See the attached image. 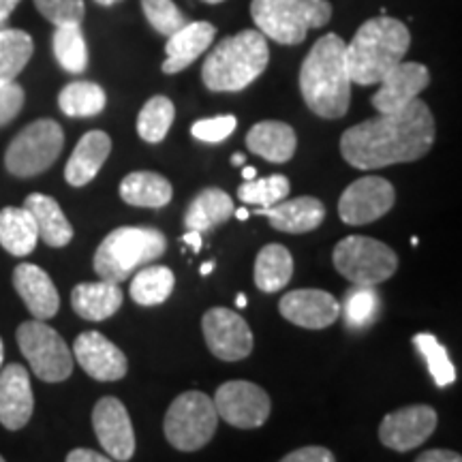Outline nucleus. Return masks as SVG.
Returning a JSON list of instances; mask_svg holds the SVG:
<instances>
[{
	"label": "nucleus",
	"instance_id": "18",
	"mask_svg": "<svg viewBox=\"0 0 462 462\" xmlns=\"http://www.w3.org/2000/svg\"><path fill=\"white\" fill-rule=\"evenodd\" d=\"M73 356L79 366L97 381H118L129 368L123 351L99 332L79 334L73 345Z\"/></svg>",
	"mask_w": 462,
	"mask_h": 462
},
{
	"label": "nucleus",
	"instance_id": "50",
	"mask_svg": "<svg viewBox=\"0 0 462 462\" xmlns=\"http://www.w3.org/2000/svg\"><path fill=\"white\" fill-rule=\"evenodd\" d=\"M212 270H215V262H206V263L199 268V273H201V276H208V274L212 273Z\"/></svg>",
	"mask_w": 462,
	"mask_h": 462
},
{
	"label": "nucleus",
	"instance_id": "10",
	"mask_svg": "<svg viewBox=\"0 0 462 462\" xmlns=\"http://www.w3.org/2000/svg\"><path fill=\"white\" fill-rule=\"evenodd\" d=\"M17 345L31 364L32 373L45 383H60L71 377L73 354L54 328L43 321H26L17 328Z\"/></svg>",
	"mask_w": 462,
	"mask_h": 462
},
{
	"label": "nucleus",
	"instance_id": "4",
	"mask_svg": "<svg viewBox=\"0 0 462 462\" xmlns=\"http://www.w3.org/2000/svg\"><path fill=\"white\" fill-rule=\"evenodd\" d=\"M268 62V39L259 31H242L223 39L215 51L208 54L201 79L212 92H240L255 82Z\"/></svg>",
	"mask_w": 462,
	"mask_h": 462
},
{
	"label": "nucleus",
	"instance_id": "31",
	"mask_svg": "<svg viewBox=\"0 0 462 462\" xmlns=\"http://www.w3.org/2000/svg\"><path fill=\"white\" fill-rule=\"evenodd\" d=\"M32 37L24 31L5 26L0 31V84L15 82L32 58Z\"/></svg>",
	"mask_w": 462,
	"mask_h": 462
},
{
	"label": "nucleus",
	"instance_id": "47",
	"mask_svg": "<svg viewBox=\"0 0 462 462\" xmlns=\"http://www.w3.org/2000/svg\"><path fill=\"white\" fill-rule=\"evenodd\" d=\"M17 5H20V0H0V20L7 22L9 15L15 11Z\"/></svg>",
	"mask_w": 462,
	"mask_h": 462
},
{
	"label": "nucleus",
	"instance_id": "25",
	"mask_svg": "<svg viewBox=\"0 0 462 462\" xmlns=\"http://www.w3.org/2000/svg\"><path fill=\"white\" fill-rule=\"evenodd\" d=\"M125 293L116 282H79L71 291L73 310L86 321H103L123 306Z\"/></svg>",
	"mask_w": 462,
	"mask_h": 462
},
{
	"label": "nucleus",
	"instance_id": "3",
	"mask_svg": "<svg viewBox=\"0 0 462 462\" xmlns=\"http://www.w3.org/2000/svg\"><path fill=\"white\" fill-rule=\"evenodd\" d=\"M409 45V28L394 17H373L364 22L345 50L351 82L360 86L379 84L385 73L402 62Z\"/></svg>",
	"mask_w": 462,
	"mask_h": 462
},
{
	"label": "nucleus",
	"instance_id": "17",
	"mask_svg": "<svg viewBox=\"0 0 462 462\" xmlns=\"http://www.w3.org/2000/svg\"><path fill=\"white\" fill-rule=\"evenodd\" d=\"M279 310L287 321L306 330H323L340 317L338 300L321 289H298L285 293Z\"/></svg>",
	"mask_w": 462,
	"mask_h": 462
},
{
	"label": "nucleus",
	"instance_id": "55",
	"mask_svg": "<svg viewBox=\"0 0 462 462\" xmlns=\"http://www.w3.org/2000/svg\"><path fill=\"white\" fill-rule=\"evenodd\" d=\"M204 3H210V5H218V3H223V0H204Z\"/></svg>",
	"mask_w": 462,
	"mask_h": 462
},
{
	"label": "nucleus",
	"instance_id": "45",
	"mask_svg": "<svg viewBox=\"0 0 462 462\" xmlns=\"http://www.w3.org/2000/svg\"><path fill=\"white\" fill-rule=\"evenodd\" d=\"M67 462H114V460L99 452H95V449L78 448V449H71V452H69Z\"/></svg>",
	"mask_w": 462,
	"mask_h": 462
},
{
	"label": "nucleus",
	"instance_id": "51",
	"mask_svg": "<svg viewBox=\"0 0 462 462\" xmlns=\"http://www.w3.org/2000/svg\"><path fill=\"white\" fill-rule=\"evenodd\" d=\"M231 163H234V165H245V154H242V152H236L234 154V157H231Z\"/></svg>",
	"mask_w": 462,
	"mask_h": 462
},
{
	"label": "nucleus",
	"instance_id": "56",
	"mask_svg": "<svg viewBox=\"0 0 462 462\" xmlns=\"http://www.w3.org/2000/svg\"><path fill=\"white\" fill-rule=\"evenodd\" d=\"M5 26H7V22H3V20H0V31H3Z\"/></svg>",
	"mask_w": 462,
	"mask_h": 462
},
{
	"label": "nucleus",
	"instance_id": "20",
	"mask_svg": "<svg viewBox=\"0 0 462 462\" xmlns=\"http://www.w3.org/2000/svg\"><path fill=\"white\" fill-rule=\"evenodd\" d=\"M14 287L34 319H51L60 309V296L54 281L34 263H20L14 270Z\"/></svg>",
	"mask_w": 462,
	"mask_h": 462
},
{
	"label": "nucleus",
	"instance_id": "36",
	"mask_svg": "<svg viewBox=\"0 0 462 462\" xmlns=\"http://www.w3.org/2000/svg\"><path fill=\"white\" fill-rule=\"evenodd\" d=\"M173 116H176V107L167 97H152L137 116V133L148 143L163 142L167 133H170Z\"/></svg>",
	"mask_w": 462,
	"mask_h": 462
},
{
	"label": "nucleus",
	"instance_id": "35",
	"mask_svg": "<svg viewBox=\"0 0 462 462\" xmlns=\"http://www.w3.org/2000/svg\"><path fill=\"white\" fill-rule=\"evenodd\" d=\"M54 56L58 65L67 73H84L88 67V45H86L82 24L56 26L54 39Z\"/></svg>",
	"mask_w": 462,
	"mask_h": 462
},
{
	"label": "nucleus",
	"instance_id": "29",
	"mask_svg": "<svg viewBox=\"0 0 462 462\" xmlns=\"http://www.w3.org/2000/svg\"><path fill=\"white\" fill-rule=\"evenodd\" d=\"M234 201L221 189H204L201 193L190 201L184 215V225L190 231H208L217 225L229 221L234 215Z\"/></svg>",
	"mask_w": 462,
	"mask_h": 462
},
{
	"label": "nucleus",
	"instance_id": "1",
	"mask_svg": "<svg viewBox=\"0 0 462 462\" xmlns=\"http://www.w3.org/2000/svg\"><path fill=\"white\" fill-rule=\"evenodd\" d=\"M435 143V118L424 101L413 99L392 114H379L351 126L340 137V152L357 170L411 163Z\"/></svg>",
	"mask_w": 462,
	"mask_h": 462
},
{
	"label": "nucleus",
	"instance_id": "9",
	"mask_svg": "<svg viewBox=\"0 0 462 462\" xmlns=\"http://www.w3.org/2000/svg\"><path fill=\"white\" fill-rule=\"evenodd\" d=\"M334 268L354 285H379L398 270V257L383 242L366 236H346L334 248Z\"/></svg>",
	"mask_w": 462,
	"mask_h": 462
},
{
	"label": "nucleus",
	"instance_id": "40",
	"mask_svg": "<svg viewBox=\"0 0 462 462\" xmlns=\"http://www.w3.org/2000/svg\"><path fill=\"white\" fill-rule=\"evenodd\" d=\"M34 7L54 26L82 24L86 14L84 0H34Z\"/></svg>",
	"mask_w": 462,
	"mask_h": 462
},
{
	"label": "nucleus",
	"instance_id": "21",
	"mask_svg": "<svg viewBox=\"0 0 462 462\" xmlns=\"http://www.w3.org/2000/svg\"><path fill=\"white\" fill-rule=\"evenodd\" d=\"M217 28L208 22H187L180 31L167 37V58L163 62V73H180L189 65H193L204 51L215 42Z\"/></svg>",
	"mask_w": 462,
	"mask_h": 462
},
{
	"label": "nucleus",
	"instance_id": "34",
	"mask_svg": "<svg viewBox=\"0 0 462 462\" xmlns=\"http://www.w3.org/2000/svg\"><path fill=\"white\" fill-rule=\"evenodd\" d=\"M173 285V273L165 265H143V270L135 274L131 282V298L142 306H157L163 304L167 298L171 296Z\"/></svg>",
	"mask_w": 462,
	"mask_h": 462
},
{
	"label": "nucleus",
	"instance_id": "24",
	"mask_svg": "<svg viewBox=\"0 0 462 462\" xmlns=\"http://www.w3.org/2000/svg\"><path fill=\"white\" fill-rule=\"evenodd\" d=\"M246 146L253 154L270 163H287L296 154V131L279 120H263L248 131Z\"/></svg>",
	"mask_w": 462,
	"mask_h": 462
},
{
	"label": "nucleus",
	"instance_id": "15",
	"mask_svg": "<svg viewBox=\"0 0 462 462\" xmlns=\"http://www.w3.org/2000/svg\"><path fill=\"white\" fill-rule=\"evenodd\" d=\"M92 429L109 458L126 462L135 454V432L129 411L118 398L106 396L92 409Z\"/></svg>",
	"mask_w": 462,
	"mask_h": 462
},
{
	"label": "nucleus",
	"instance_id": "39",
	"mask_svg": "<svg viewBox=\"0 0 462 462\" xmlns=\"http://www.w3.org/2000/svg\"><path fill=\"white\" fill-rule=\"evenodd\" d=\"M142 9L148 24L165 37H170L187 24V17L173 5V0H142Z\"/></svg>",
	"mask_w": 462,
	"mask_h": 462
},
{
	"label": "nucleus",
	"instance_id": "19",
	"mask_svg": "<svg viewBox=\"0 0 462 462\" xmlns=\"http://www.w3.org/2000/svg\"><path fill=\"white\" fill-rule=\"evenodd\" d=\"M34 398L31 377L22 364H9L0 373V424L7 430H22L32 418Z\"/></svg>",
	"mask_w": 462,
	"mask_h": 462
},
{
	"label": "nucleus",
	"instance_id": "52",
	"mask_svg": "<svg viewBox=\"0 0 462 462\" xmlns=\"http://www.w3.org/2000/svg\"><path fill=\"white\" fill-rule=\"evenodd\" d=\"M236 306H238V309H245V306H246V296H245V293H238V298H236Z\"/></svg>",
	"mask_w": 462,
	"mask_h": 462
},
{
	"label": "nucleus",
	"instance_id": "12",
	"mask_svg": "<svg viewBox=\"0 0 462 462\" xmlns=\"http://www.w3.org/2000/svg\"><path fill=\"white\" fill-rule=\"evenodd\" d=\"M396 201L392 182L379 176H364L340 195L338 215L346 225H366L385 217Z\"/></svg>",
	"mask_w": 462,
	"mask_h": 462
},
{
	"label": "nucleus",
	"instance_id": "2",
	"mask_svg": "<svg viewBox=\"0 0 462 462\" xmlns=\"http://www.w3.org/2000/svg\"><path fill=\"white\" fill-rule=\"evenodd\" d=\"M346 43L338 34H323L300 67V92L309 109L321 118H343L351 103Z\"/></svg>",
	"mask_w": 462,
	"mask_h": 462
},
{
	"label": "nucleus",
	"instance_id": "42",
	"mask_svg": "<svg viewBox=\"0 0 462 462\" xmlns=\"http://www.w3.org/2000/svg\"><path fill=\"white\" fill-rule=\"evenodd\" d=\"M24 88L17 82L0 84V126L9 125L17 118V114L24 107Z\"/></svg>",
	"mask_w": 462,
	"mask_h": 462
},
{
	"label": "nucleus",
	"instance_id": "26",
	"mask_svg": "<svg viewBox=\"0 0 462 462\" xmlns=\"http://www.w3.org/2000/svg\"><path fill=\"white\" fill-rule=\"evenodd\" d=\"M24 208L34 218L39 238H42L45 245L62 248L73 240L71 223H69V218L65 217V212H62V208L58 206V201L54 198L43 193H32L26 198Z\"/></svg>",
	"mask_w": 462,
	"mask_h": 462
},
{
	"label": "nucleus",
	"instance_id": "13",
	"mask_svg": "<svg viewBox=\"0 0 462 462\" xmlns=\"http://www.w3.org/2000/svg\"><path fill=\"white\" fill-rule=\"evenodd\" d=\"M204 338L212 356L223 362H238L251 356L253 332L238 313L229 309H210L201 319Z\"/></svg>",
	"mask_w": 462,
	"mask_h": 462
},
{
	"label": "nucleus",
	"instance_id": "14",
	"mask_svg": "<svg viewBox=\"0 0 462 462\" xmlns=\"http://www.w3.org/2000/svg\"><path fill=\"white\" fill-rule=\"evenodd\" d=\"M437 411L429 404H411L392 411L379 426V441L394 452H411L437 430Z\"/></svg>",
	"mask_w": 462,
	"mask_h": 462
},
{
	"label": "nucleus",
	"instance_id": "32",
	"mask_svg": "<svg viewBox=\"0 0 462 462\" xmlns=\"http://www.w3.org/2000/svg\"><path fill=\"white\" fill-rule=\"evenodd\" d=\"M345 326L351 330H366L381 315V298L373 285H354L345 293L340 306Z\"/></svg>",
	"mask_w": 462,
	"mask_h": 462
},
{
	"label": "nucleus",
	"instance_id": "16",
	"mask_svg": "<svg viewBox=\"0 0 462 462\" xmlns=\"http://www.w3.org/2000/svg\"><path fill=\"white\" fill-rule=\"evenodd\" d=\"M379 84L381 88L373 95V107L379 114H392L420 99V92L429 88L430 73L420 62H398Z\"/></svg>",
	"mask_w": 462,
	"mask_h": 462
},
{
	"label": "nucleus",
	"instance_id": "49",
	"mask_svg": "<svg viewBox=\"0 0 462 462\" xmlns=\"http://www.w3.org/2000/svg\"><path fill=\"white\" fill-rule=\"evenodd\" d=\"M234 217L238 218V221H246V218H248V210H246V208H236Z\"/></svg>",
	"mask_w": 462,
	"mask_h": 462
},
{
	"label": "nucleus",
	"instance_id": "41",
	"mask_svg": "<svg viewBox=\"0 0 462 462\" xmlns=\"http://www.w3.org/2000/svg\"><path fill=\"white\" fill-rule=\"evenodd\" d=\"M236 126H238L236 116L227 114V116H215V118L198 120V123L190 126V133H193L195 140L199 142L221 143L236 131Z\"/></svg>",
	"mask_w": 462,
	"mask_h": 462
},
{
	"label": "nucleus",
	"instance_id": "5",
	"mask_svg": "<svg viewBox=\"0 0 462 462\" xmlns=\"http://www.w3.org/2000/svg\"><path fill=\"white\" fill-rule=\"evenodd\" d=\"M163 231L154 227H118L106 236L95 253V273L107 282H123L165 253Z\"/></svg>",
	"mask_w": 462,
	"mask_h": 462
},
{
	"label": "nucleus",
	"instance_id": "11",
	"mask_svg": "<svg viewBox=\"0 0 462 462\" xmlns=\"http://www.w3.org/2000/svg\"><path fill=\"white\" fill-rule=\"evenodd\" d=\"M270 396L251 381H227L215 394L218 418L236 429H259L270 418Z\"/></svg>",
	"mask_w": 462,
	"mask_h": 462
},
{
	"label": "nucleus",
	"instance_id": "6",
	"mask_svg": "<svg viewBox=\"0 0 462 462\" xmlns=\"http://www.w3.org/2000/svg\"><path fill=\"white\" fill-rule=\"evenodd\" d=\"M251 15L265 39L300 45L310 28L330 22L332 5L328 0H253Z\"/></svg>",
	"mask_w": 462,
	"mask_h": 462
},
{
	"label": "nucleus",
	"instance_id": "7",
	"mask_svg": "<svg viewBox=\"0 0 462 462\" xmlns=\"http://www.w3.org/2000/svg\"><path fill=\"white\" fill-rule=\"evenodd\" d=\"M218 413L215 401L204 392H184L170 404L165 415V437L180 452H198L212 441Z\"/></svg>",
	"mask_w": 462,
	"mask_h": 462
},
{
	"label": "nucleus",
	"instance_id": "43",
	"mask_svg": "<svg viewBox=\"0 0 462 462\" xmlns=\"http://www.w3.org/2000/svg\"><path fill=\"white\" fill-rule=\"evenodd\" d=\"M281 462H337V458H334V454L328 448L309 446L287 454Z\"/></svg>",
	"mask_w": 462,
	"mask_h": 462
},
{
	"label": "nucleus",
	"instance_id": "28",
	"mask_svg": "<svg viewBox=\"0 0 462 462\" xmlns=\"http://www.w3.org/2000/svg\"><path fill=\"white\" fill-rule=\"evenodd\" d=\"M171 195L170 180L154 171H133L120 182V198L135 208H163L171 201Z\"/></svg>",
	"mask_w": 462,
	"mask_h": 462
},
{
	"label": "nucleus",
	"instance_id": "38",
	"mask_svg": "<svg viewBox=\"0 0 462 462\" xmlns=\"http://www.w3.org/2000/svg\"><path fill=\"white\" fill-rule=\"evenodd\" d=\"M289 189L291 187H289L287 178L281 176V173H274V176L262 178V180H257V178L255 180H246L238 189V198L240 201H245V204L268 208L287 199Z\"/></svg>",
	"mask_w": 462,
	"mask_h": 462
},
{
	"label": "nucleus",
	"instance_id": "27",
	"mask_svg": "<svg viewBox=\"0 0 462 462\" xmlns=\"http://www.w3.org/2000/svg\"><path fill=\"white\" fill-rule=\"evenodd\" d=\"M39 242L34 218L26 208H3L0 210V246L15 257L31 255Z\"/></svg>",
	"mask_w": 462,
	"mask_h": 462
},
{
	"label": "nucleus",
	"instance_id": "30",
	"mask_svg": "<svg viewBox=\"0 0 462 462\" xmlns=\"http://www.w3.org/2000/svg\"><path fill=\"white\" fill-rule=\"evenodd\" d=\"M293 274L291 253L282 245H268L259 251L255 259V285L263 293H276Z\"/></svg>",
	"mask_w": 462,
	"mask_h": 462
},
{
	"label": "nucleus",
	"instance_id": "54",
	"mask_svg": "<svg viewBox=\"0 0 462 462\" xmlns=\"http://www.w3.org/2000/svg\"><path fill=\"white\" fill-rule=\"evenodd\" d=\"M3 360H5V349H3V340H0V368H3Z\"/></svg>",
	"mask_w": 462,
	"mask_h": 462
},
{
	"label": "nucleus",
	"instance_id": "46",
	"mask_svg": "<svg viewBox=\"0 0 462 462\" xmlns=\"http://www.w3.org/2000/svg\"><path fill=\"white\" fill-rule=\"evenodd\" d=\"M182 242L184 245H189L190 248H193L195 253H199L201 251V234L199 231H187V234L182 236Z\"/></svg>",
	"mask_w": 462,
	"mask_h": 462
},
{
	"label": "nucleus",
	"instance_id": "23",
	"mask_svg": "<svg viewBox=\"0 0 462 462\" xmlns=\"http://www.w3.org/2000/svg\"><path fill=\"white\" fill-rule=\"evenodd\" d=\"M112 152V140L106 131H88L67 161L65 178L71 187H86L97 178Z\"/></svg>",
	"mask_w": 462,
	"mask_h": 462
},
{
	"label": "nucleus",
	"instance_id": "8",
	"mask_svg": "<svg viewBox=\"0 0 462 462\" xmlns=\"http://www.w3.org/2000/svg\"><path fill=\"white\" fill-rule=\"evenodd\" d=\"M65 146V133L51 118L34 120L22 129L5 152V167L17 178H32L48 171Z\"/></svg>",
	"mask_w": 462,
	"mask_h": 462
},
{
	"label": "nucleus",
	"instance_id": "53",
	"mask_svg": "<svg viewBox=\"0 0 462 462\" xmlns=\"http://www.w3.org/2000/svg\"><path fill=\"white\" fill-rule=\"evenodd\" d=\"M97 5H101V7H112V5L120 3V0H95Z\"/></svg>",
	"mask_w": 462,
	"mask_h": 462
},
{
	"label": "nucleus",
	"instance_id": "48",
	"mask_svg": "<svg viewBox=\"0 0 462 462\" xmlns=\"http://www.w3.org/2000/svg\"><path fill=\"white\" fill-rule=\"evenodd\" d=\"M242 176H245V180H255V176H257V170H255V167L246 165L245 170H242Z\"/></svg>",
	"mask_w": 462,
	"mask_h": 462
},
{
	"label": "nucleus",
	"instance_id": "37",
	"mask_svg": "<svg viewBox=\"0 0 462 462\" xmlns=\"http://www.w3.org/2000/svg\"><path fill=\"white\" fill-rule=\"evenodd\" d=\"M413 345L418 346L420 354L424 356L426 364H429V371L439 388H448V385H452L456 381V368L452 360H449L448 349L439 343L437 337H432V334H426V332L415 334Z\"/></svg>",
	"mask_w": 462,
	"mask_h": 462
},
{
	"label": "nucleus",
	"instance_id": "22",
	"mask_svg": "<svg viewBox=\"0 0 462 462\" xmlns=\"http://www.w3.org/2000/svg\"><path fill=\"white\" fill-rule=\"evenodd\" d=\"M259 217H268L274 229L285 234H309L319 227L326 218V206L317 198H296L282 199L279 204L257 210Z\"/></svg>",
	"mask_w": 462,
	"mask_h": 462
},
{
	"label": "nucleus",
	"instance_id": "57",
	"mask_svg": "<svg viewBox=\"0 0 462 462\" xmlns=\"http://www.w3.org/2000/svg\"><path fill=\"white\" fill-rule=\"evenodd\" d=\"M0 462H7V460H5V458H3V456H0Z\"/></svg>",
	"mask_w": 462,
	"mask_h": 462
},
{
	"label": "nucleus",
	"instance_id": "44",
	"mask_svg": "<svg viewBox=\"0 0 462 462\" xmlns=\"http://www.w3.org/2000/svg\"><path fill=\"white\" fill-rule=\"evenodd\" d=\"M415 462H462V456L452 449H429V452L420 454Z\"/></svg>",
	"mask_w": 462,
	"mask_h": 462
},
{
	"label": "nucleus",
	"instance_id": "33",
	"mask_svg": "<svg viewBox=\"0 0 462 462\" xmlns=\"http://www.w3.org/2000/svg\"><path fill=\"white\" fill-rule=\"evenodd\" d=\"M106 90L95 82H71L58 95V107L69 118H90L106 109Z\"/></svg>",
	"mask_w": 462,
	"mask_h": 462
}]
</instances>
